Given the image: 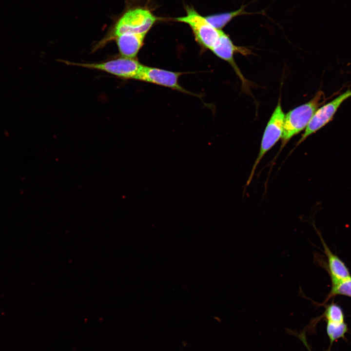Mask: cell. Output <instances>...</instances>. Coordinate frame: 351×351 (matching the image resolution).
I'll list each match as a JSON object with an SVG mask.
<instances>
[{
    "label": "cell",
    "instance_id": "cell-3",
    "mask_svg": "<svg viewBox=\"0 0 351 351\" xmlns=\"http://www.w3.org/2000/svg\"><path fill=\"white\" fill-rule=\"evenodd\" d=\"M285 115L283 111L280 99L273 113L264 130L260 147L257 158L253 166L247 182L248 185L251 182L255 169L267 152L282 137Z\"/></svg>",
    "mask_w": 351,
    "mask_h": 351
},
{
    "label": "cell",
    "instance_id": "cell-12",
    "mask_svg": "<svg viewBox=\"0 0 351 351\" xmlns=\"http://www.w3.org/2000/svg\"><path fill=\"white\" fill-rule=\"evenodd\" d=\"M348 331L347 325L344 322H327L326 332L331 343L344 337Z\"/></svg>",
    "mask_w": 351,
    "mask_h": 351
},
{
    "label": "cell",
    "instance_id": "cell-2",
    "mask_svg": "<svg viewBox=\"0 0 351 351\" xmlns=\"http://www.w3.org/2000/svg\"><path fill=\"white\" fill-rule=\"evenodd\" d=\"M156 20L148 10L135 8L126 11L116 22L104 40L125 34L147 33Z\"/></svg>",
    "mask_w": 351,
    "mask_h": 351
},
{
    "label": "cell",
    "instance_id": "cell-5",
    "mask_svg": "<svg viewBox=\"0 0 351 351\" xmlns=\"http://www.w3.org/2000/svg\"><path fill=\"white\" fill-rule=\"evenodd\" d=\"M351 97V90L348 89L331 101L318 108L297 142V146L331 121L342 103Z\"/></svg>",
    "mask_w": 351,
    "mask_h": 351
},
{
    "label": "cell",
    "instance_id": "cell-9",
    "mask_svg": "<svg viewBox=\"0 0 351 351\" xmlns=\"http://www.w3.org/2000/svg\"><path fill=\"white\" fill-rule=\"evenodd\" d=\"M319 237L328 259V268L331 281L341 280L351 277L350 271L344 262L331 251L321 235H319Z\"/></svg>",
    "mask_w": 351,
    "mask_h": 351
},
{
    "label": "cell",
    "instance_id": "cell-1",
    "mask_svg": "<svg viewBox=\"0 0 351 351\" xmlns=\"http://www.w3.org/2000/svg\"><path fill=\"white\" fill-rule=\"evenodd\" d=\"M322 91H318L308 102L289 111L285 117L281 148L294 136L306 129L319 106L326 98Z\"/></svg>",
    "mask_w": 351,
    "mask_h": 351
},
{
    "label": "cell",
    "instance_id": "cell-8",
    "mask_svg": "<svg viewBox=\"0 0 351 351\" xmlns=\"http://www.w3.org/2000/svg\"><path fill=\"white\" fill-rule=\"evenodd\" d=\"M146 34H125L115 38L121 57L135 58L143 44Z\"/></svg>",
    "mask_w": 351,
    "mask_h": 351
},
{
    "label": "cell",
    "instance_id": "cell-13",
    "mask_svg": "<svg viewBox=\"0 0 351 351\" xmlns=\"http://www.w3.org/2000/svg\"><path fill=\"white\" fill-rule=\"evenodd\" d=\"M324 315L327 322L341 323L344 322V314L340 306L331 303L326 308Z\"/></svg>",
    "mask_w": 351,
    "mask_h": 351
},
{
    "label": "cell",
    "instance_id": "cell-10",
    "mask_svg": "<svg viewBox=\"0 0 351 351\" xmlns=\"http://www.w3.org/2000/svg\"><path fill=\"white\" fill-rule=\"evenodd\" d=\"M243 10L244 8L241 7L233 12L211 15L205 18L212 26L217 29L221 30L233 18L242 14L244 12Z\"/></svg>",
    "mask_w": 351,
    "mask_h": 351
},
{
    "label": "cell",
    "instance_id": "cell-6",
    "mask_svg": "<svg viewBox=\"0 0 351 351\" xmlns=\"http://www.w3.org/2000/svg\"><path fill=\"white\" fill-rule=\"evenodd\" d=\"M180 75L178 72L143 65L137 80L187 92L178 84V79Z\"/></svg>",
    "mask_w": 351,
    "mask_h": 351
},
{
    "label": "cell",
    "instance_id": "cell-4",
    "mask_svg": "<svg viewBox=\"0 0 351 351\" xmlns=\"http://www.w3.org/2000/svg\"><path fill=\"white\" fill-rule=\"evenodd\" d=\"M176 20L189 25L198 42L210 50L222 31L212 26L205 17L201 16L193 8H187L186 15L177 18Z\"/></svg>",
    "mask_w": 351,
    "mask_h": 351
},
{
    "label": "cell",
    "instance_id": "cell-11",
    "mask_svg": "<svg viewBox=\"0 0 351 351\" xmlns=\"http://www.w3.org/2000/svg\"><path fill=\"white\" fill-rule=\"evenodd\" d=\"M338 295L351 297V276L343 280L332 282V289L326 300Z\"/></svg>",
    "mask_w": 351,
    "mask_h": 351
},
{
    "label": "cell",
    "instance_id": "cell-7",
    "mask_svg": "<svg viewBox=\"0 0 351 351\" xmlns=\"http://www.w3.org/2000/svg\"><path fill=\"white\" fill-rule=\"evenodd\" d=\"M211 50L217 57L228 61L231 64L242 80V83L246 81V79L243 77L234 62L233 56L235 51L240 52L243 54H248L249 53V50L234 45L229 37L222 31Z\"/></svg>",
    "mask_w": 351,
    "mask_h": 351
}]
</instances>
